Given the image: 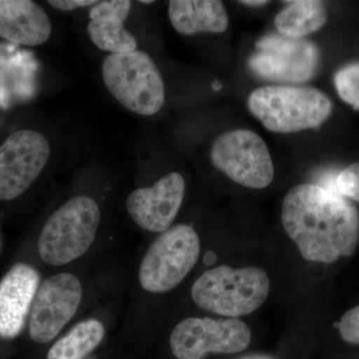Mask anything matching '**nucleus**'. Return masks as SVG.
<instances>
[{
	"label": "nucleus",
	"instance_id": "1",
	"mask_svg": "<svg viewBox=\"0 0 359 359\" xmlns=\"http://www.w3.org/2000/svg\"><path fill=\"white\" fill-rule=\"evenodd\" d=\"M282 223L302 257L313 263H334L353 256L358 248V210L321 186L290 189L283 202Z\"/></svg>",
	"mask_w": 359,
	"mask_h": 359
},
{
	"label": "nucleus",
	"instance_id": "2",
	"mask_svg": "<svg viewBox=\"0 0 359 359\" xmlns=\"http://www.w3.org/2000/svg\"><path fill=\"white\" fill-rule=\"evenodd\" d=\"M248 107L269 131L287 134L320 127L330 117L332 104L313 87L269 85L250 94Z\"/></svg>",
	"mask_w": 359,
	"mask_h": 359
},
{
	"label": "nucleus",
	"instance_id": "3",
	"mask_svg": "<svg viewBox=\"0 0 359 359\" xmlns=\"http://www.w3.org/2000/svg\"><path fill=\"white\" fill-rule=\"evenodd\" d=\"M269 290L271 282L264 269L219 266L205 271L194 283L191 294L201 309L236 318L261 308Z\"/></svg>",
	"mask_w": 359,
	"mask_h": 359
},
{
	"label": "nucleus",
	"instance_id": "4",
	"mask_svg": "<svg viewBox=\"0 0 359 359\" xmlns=\"http://www.w3.org/2000/svg\"><path fill=\"white\" fill-rule=\"evenodd\" d=\"M101 71L111 95L131 112L152 116L164 105V81L145 52L136 49L109 54L104 59Z\"/></svg>",
	"mask_w": 359,
	"mask_h": 359
},
{
	"label": "nucleus",
	"instance_id": "5",
	"mask_svg": "<svg viewBox=\"0 0 359 359\" xmlns=\"http://www.w3.org/2000/svg\"><path fill=\"white\" fill-rule=\"evenodd\" d=\"M98 205L87 196H77L47 219L39 240V256L50 266H63L84 255L95 241L100 224Z\"/></svg>",
	"mask_w": 359,
	"mask_h": 359
},
{
	"label": "nucleus",
	"instance_id": "6",
	"mask_svg": "<svg viewBox=\"0 0 359 359\" xmlns=\"http://www.w3.org/2000/svg\"><path fill=\"white\" fill-rule=\"evenodd\" d=\"M200 238L189 224L170 226L149 248L139 269V280L147 292L161 294L175 289L199 259Z\"/></svg>",
	"mask_w": 359,
	"mask_h": 359
},
{
	"label": "nucleus",
	"instance_id": "7",
	"mask_svg": "<svg viewBox=\"0 0 359 359\" xmlns=\"http://www.w3.org/2000/svg\"><path fill=\"white\" fill-rule=\"evenodd\" d=\"M211 159L222 173L247 188H266L275 176L266 142L250 130H233L219 135L212 144Z\"/></svg>",
	"mask_w": 359,
	"mask_h": 359
},
{
	"label": "nucleus",
	"instance_id": "8",
	"mask_svg": "<svg viewBox=\"0 0 359 359\" xmlns=\"http://www.w3.org/2000/svg\"><path fill=\"white\" fill-rule=\"evenodd\" d=\"M249 325L238 318H189L175 327L170 346L175 358L203 359L209 353H238L250 346Z\"/></svg>",
	"mask_w": 359,
	"mask_h": 359
},
{
	"label": "nucleus",
	"instance_id": "9",
	"mask_svg": "<svg viewBox=\"0 0 359 359\" xmlns=\"http://www.w3.org/2000/svg\"><path fill=\"white\" fill-rule=\"evenodd\" d=\"M257 51L248 61L257 76L271 81L304 83L311 79L320 65V51L311 41L283 35L262 37Z\"/></svg>",
	"mask_w": 359,
	"mask_h": 359
},
{
	"label": "nucleus",
	"instance_id": "10",
	"mask_svg": "<svg viewBox=\"0 0 359 359\" xmlns=\"http://www.w3.org/2000/svg\"><path fill=\"white\" fill-rule=\"evenodd\" d=\"M48 140L33 130L14 132L0 146V200L20 197L46 166Z\"/></svg>",
	"mask_w": 359,
	"mask_h": 359
},
{
	"label": "nucleus",
	"instance_id": "11",
	"mask_svg": "<svg viewBox=\"0 0 359 359\" xmlns=\"http://www.w3.org/2000/svg\"><path fill=\"white\" fill-rule=\"evenodd\" d=\"M81 299V283L72 273H58L45 280L39 285L30 311L32 339L47 344L55 339L76 313Z\"/></svg>",
	"mask_w": 359,
	"mask_h": 359
},
{
	"label": "nucleus",
	"instance_id": "12",
	"mask_svg": "<svg viewBox=\"0 0 359 359\" xmlns=\"http://www.w3.org/2000/svg\"><path fill=\"white\" fill-rule=\"evenodd\" d=\"M185 180L181 174L165 175L150 188L137 189L126 200L127 210L143 230L163 233L176 219L184 196Z\"/></svg>",
	"mask_w": 359,
	"mask_h": 359
},
{
	"label": "nucleus",
	"instance_id": "13",
	"mask_svg": "<svg viewBox=\"0 0 359 359\" xmlns=\"http://www.w3.org/2000/svg\"><path fill=\"white\" fill-rule=\"evenodd\" d=\"M40 285L39 271L16 264L0 280V337L14 339L22 332Z\"/></svg>",
	"mask_w": 359,
	"mask_h": 359
},
{
	"label": "nucleus",
	"instance_id": "14",
	"mask_svg": "<svg viewBox=\"0 0 359 359\" xmlns=\"http://www.w3.org/2000/svg\"><path fill=\"white\" fill-rule=\"evenodd\" d=\"M51 21L32 0H0V37L13 43L37 46L50 37Z\"/></svg>",
	"mask_w": 359,
	"mask_h": 359
},
{
	"label": "nucleus",
	"instance_id": "15",
	"mask_svg": "<svg viewBox=\"0 0 359 359\" xmlns=\"http://www.w3.org/2000/svg\"><path fill=\"white\" fill-rule=\"evenodd\" d=\"M131 7L130 0H104L92 6L87 32L99 49L110 54L136 50V39L124 26Z\"/></svg>",
	"mask_w": 359,
	"mask_h": 359
},
{
	"label": "nucleus",
	"instance_id": "16",
	"mask_svg": "<svg viewBox=\"0 0 359 359\" xmlns=\"http://www.w3.org/2000/svg\"><path fill=\"white\" fill-rule=\"evenodd\" d=\"M168 14L180 34L223 33L229 27L228 13L219 0H171Z\"/></svg>",
	"mask_w": 359,
	"mask_h": 359
},
{
	"label": "nucleus",
	"instance_id": "17",
	"mask_svg": "<svg viewBox=\"0 0 359 359\" xmlns=\"http://www.w3.org/2000/svg\"><path fill=\"white\" fill-rule=\"evenodd\" d=\"M287 4L275 18L276 29L283 36L301 39L327 23V8L323 1L295 0Z\"/></svg>",
	"mask_w": 359,
	"mask_h": 359
},
{
	"label": "nucleus",
	"instance_id": "18",
	"mask_svg": "<svg viewBox=\"0 0 359 359\" xmlns=\"http://www.w3.org/2000/svg\"><path fill=\"white\" fill-rule=\"evenodd\" d=\"M104 334L100 321H81L51 347L47 359H83L101 344Z\"/></svg>",
	"mask_w": 359,
	"mask_h": 359
},
{
	"label": "nucleus",
	"instance_id": "19",
	"mask_svg": "<svg viewBox=\"0 0 359 359\" xmlns=\"http://www.w3.org/2000/svg\"><path fill=\"white\" fill-rule=\"evenodd\" d=\"M334 83L340 98L359 110V62L351 63L337 71Z\"/></svg>",
	"mask_w": 359,
	"mask_h": 359
},
{
	"label": "nucleus",
	"instance_id": "20",
	"mask_svg": "<svg viewBox=\"0 0 359 359\" xmlns=\"http://www.w3.org/2000/svg\"><path fill=\"white\" fill-rule=\"evenodd\" d=\"M335 186L337 192L359 202V163H354L340 172Z\"/></svg>",
	"mask_w": 359,
	"mask_h": 359
},
{
	"label": "nucleus",
	"instance_id": "21",
	"mask_svg": "<svg viewBox=\"0 0 359 359\" xmlns=\"http://www.w3.org/2000/svg\"><path fill=\"white\" fill-rule=\"evenodd\" d=\"M340 337L351 344H359V306L344 314L339 323Z\"/></svg>",
	"mask_w": 359,
	"mask_h": 359
},
{
	"label": "nucleus",
	"instance_id": "22",
	"mask_svg": "<svg viewBox=\"0 0 359 359\" xmlns=\"http://www.w3.org/2000/svg\"><path fill=\"white\" fill-rule=\"evenodd\" d=\"M96 0H49L48 4L61 11H71L81 7L93 6Z\"/></svg>",
	"mask_w": 359,
	"mask_h": 359
},
{
	"label": "nucleus",
	"instance_id": "23",
	"mask_svg": "<svg viewBox=\"0 0 359 359\" xmlns=\"http://www.w3.org/2000/svg\"><path fill=\"white\" fill-rule=\"evenodd\" d=\"M240 4L247 6L257 7L266 6L269 4V1H266V0H245V1H243L242 0Z\"/></svg>",
	"mask_w": 359,
	"mask_h": 359
},
{
	"label": "nucleus",
	"instance_id": "24",
	"mask_svg": "<svg viewBox=\"0 0 359 359\" xmlns=\"http://www.w3.org/2000/svg\"><path fill=\"white\" fill-rule=\"evenodd\" d=\"M238 359H276L273 358V356L269 355V354H262V353H256V354H250V355H245L244 358H238Z\"/></svg>",
	"mask_w": 359,
	"mask_h": 359
},
{
	"label": "nucleus",
	"instance_id": "25",
	"mask_svg": "<svg viewBox=\"0 0 359 359\" xmlns=\"http://www.w3.org/2000/svg\"><path fill=\"white\" fill-rule=\"evenodd\" d=\"M141 4H153V1H151V0H148V1H144V0H141Z\"/></svg>",
	"mask_w": 359,
	"mask_h": 359
}]
</instances>
